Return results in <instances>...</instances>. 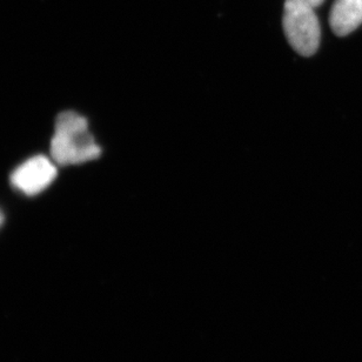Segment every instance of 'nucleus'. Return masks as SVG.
<instances>
[{"instance_id":"1","label":"nucleus","mask_w":362,"mask_h":362,"mask_svg":"<svg viewBox=\"0 0 362 362\" xmlns=\"http://www.w3.org/2000/svg\"><path fill=\"white\" fill-rule=\"evenodd\" d=\"M101 148L88 131V119L76 112L58 115L51 140V157L56 164H84L100 157Z\"/></svg>"},{"instance_id":"2","label":"nucleus","mask_w":362,"mask_h":362,"mask_svg":"<svg viewBox=\"0 0 362 362\" xmlns=\"http://www.w3.org/2000/svg\"><path fill=\"white\" fill-rule=\"evenodd\" d=\"M315 7L306 0H286L282 25L293 49L303 57L313 56L320 45V23Z\"/></svg>"},{"instance_id":"3","label":"nucleus","mask_w":362,"mask_h":362,"mask_svg":"<svg viewBox=\"0 0 362 362\" xmlns=\"http://www.w3.org/2000/svg\"><path fill=\"white\" fill-rule=\"evenodd\" d=\"M56 177L57 168L53 161L44 156H35L14 170L11 182L18 191L32 197L49 187Z\"/></svg>"},{"instance_id":"4","label":"nucleus","mask_w":362,"mask_h":362,"mask_svg":"<svg viewBox=\"0 0 362 362\" xmlns=\"http://www.w3.org/2000/svg\"><path fill=\"white\" fill-rule=\"evenodd\" d=\"M329 24L339 37H345L356 31L362 24V0H335Z\"/></svg>"},{"instance_id":"5","label":"nucleus","mask_w":362,"mask_h":362,"mask_svg":"<svg viewBox=\"0 0 362 362\" xmlns=\"http://www.w3.org/2000/svg\"><path fill=\"white\" fill-rule=\"evenodd\" d=\"M310 5H313L314 7L320 6L321 4L324 3L325 0H306Z\"/></svg>"},{"instance_id":"6","label":"nucleus","mask_w":362,"mask_h":362,"mask_svg":"<svg viewBox=\"0 0 362 362\" xmlns=\"http://www.w3.org/2000/svg\"><path fill=\"white\" fill-rule=\"evenodd\" d=\"M3 221H4L3 213L0 212V226H1V223H3Z\"/></svg>"}]
</instances>
